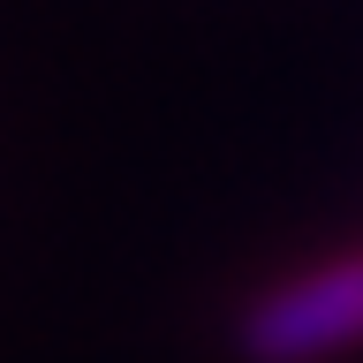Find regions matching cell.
I'll use <instances>...</instances> for the list:
<instances>
[{
    "instance_id": "obj_1",
    "label": "cell",
    "mask_w": 363,
    "mask_h": 363,
    "mask_svg": "<svg viewBox=\"0 0 363 363\" xmlns=\"http://www.w3.org/2000/svg\"><path fill=\"white\" fill-rule=\"evenodd\" d=\"M363 340V257H333L318 272H295L250 311L242 348L257 363H318Z\"/></svg>"
}]
</instances>
